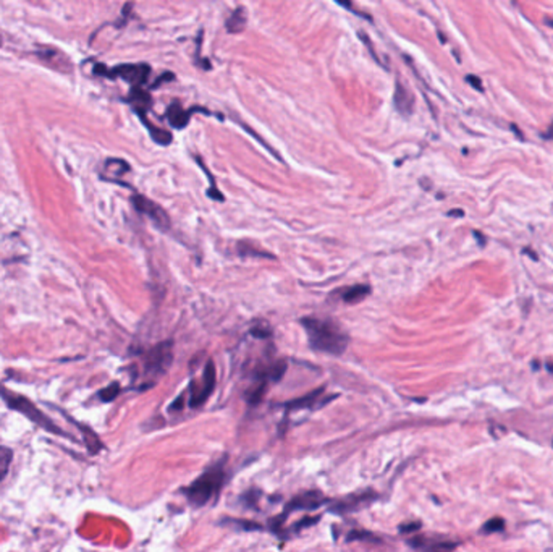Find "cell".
Here are the masks:
<instances>
[{
  "mask_svg": "<svg viewBox=\"0 0 553 552\" xmlns=\"http://www.w3.org/2000/svg\"><path fill=\"white\" fill-rule=\"evenodd\" d=\"M301 326L304 327L312 350L340 357L345 353L349 338L346 332L333 321L319 317H302Z\"/></svg>",
  "mask_w": 553,
  "mask_h": 552,
  "instance_id": "obj_1",
  "label": "cell"
},
{
  "mask_svg": "<svg viewBox=\"0 0 553 552\" xmlns=\"http://www.w3.org/2000/svg\"><path fill=\"white\" fill-rule=\"evenodd\" d=\"M225 483V470L222 465H216L204 473V475L192 481L190 486L185 489L186 499L196 507H202L212 501L214 497L220 492V489Z\"/></svg>",
  "mask_w": 553,
  "mask_h": 552,
  "instance_id": "obj_2",
  "label": "cell"
},
{
  "mask_svg": "<svg viewBox=\"0 0 553 552\" xmlns=\"http://www.w3.org/2000/svg\"><path fill=\"white\" fill-rule=\"evenodd\" d=\"M174 361V342L165 340L150 348L146 355L144 371L150 378H159L167 373Z\"/></svg>",
  "mask_w": 553,
  "mask_h": 552,
  "instance_id": "obj_3",
  "label": "cell"
},
{
  "mask_svg": "<svg viewBox=\"0 0 553 552\" xmlns=\"http://www.w3.org/2000/svg\"><path fill=\"white\" fill-rule=\"evenodd\" d=\"M216 364L214 361H207L202 376L197 381L191 382L190 385V407L200 408L207 402L211 394L216 389Z\"/></svg>",
  "mask_w": 553,
  "mask_h": 552,
  "instance_id": "obj_4",
  "label": "cell"
},
{
  "mask_svg": "<svg viewBox=\"0 0 553 552\" xmlns=\"http://www.w3.org/2000/svg\"><path fill=\"white\" fill-rule=\"evenodd\" d=\"M408 544L417 552H453L460 543L447 536L417 534L408 539Z\"/></svg>",
  "mask_w": 553,
  "mask_h": 552,
  "instance_id": "obj_5",
  "label": "cell"
},
{
  "mask_svg": "<svg viewBox=\"0 0 553 552\" xmlns=\"http://www.w3.org/2000/svg\"><path fill=\"white\" fill-rule=\"evenodd\" d=\"M133 205L141 214L148 216L150 221H153L155 226L162 230H167L170 227V219L169 214L164 211V207H160L159 205H155L154 201L148 200V198L143 195H134L133 196Z\"/></svg>",
  "mask_w": 553,
  "mask_h": 552,
  "instance_id": "obj_6",
  "label": "cell"
},
{
  "mask_svg": "<svg viewBox=\"0 0 553 552\" xmlns=\"http://www.w3.org/2000/svg\"><path fill=\"white\" fill-rule=\"evenodd\" d=\"M375 499H377V494H374L372 491L353 494V496L333 502L330 505V510L333 513H351V512H356V510H359V509L366 507L368 504L375 501Z\"/></svg>",
  "mask_w": 553,
  "mask_h": 552,
  "instance_id": "obj_7",
  "label": "cell"
},
{
  "mask_svg": "<svg viewBox=\"0 0 553 552\" xmlns=\"http://www.w3.org/2000/svg\"><path fill=\"white\" fill-rule=\"evenodd\" d=\"M150 73V67L146 65V64H139V65H132V64H127V65H120L117 69H113L111 71V75H115L123 78L125 81L132 83L134 88H138L143 85V83L148 81V76Z\"/></svg>",
  "mask_w": 553,
  "mask_h": 552,
  "instance_id": "obj_8",
  "label": "cell"
},
{
  "mask_svg": "<svg viewBox=\"0 0 553 552\" xmlns=\"http://www.w3.org/2000/svg\"><path fill=\"white\" fill-rule=\"evenodd\" d=\"M326 502L327 499L319 491H306L291 499V502L285 507V515L293 512V510H316Z\"/></svg>",
  "mask_w": 553,
  "mask_h": 552,
  "instance_id": "obj_9",
  "label": "cell"
},
{
  "mask_svg": "<svg viewBox=\"0 0 553 552\" xmlns=\"http://www.w3.org/2000/svg\"><path fill=\"white\" fill-rule=\"evenodd\" d=\"M393 104H395V109L401 113V116L408 117V116H411V113H413L414 96H413V92H411L400 80L396 81V85H395Z\"/></svg>",
  "mask_w": 553,
  "mask_h": 552,
  "instance_id": "obj_10",
  "label": "cell"
},
{
  "mask_svg": "<svg viewBox=\"0 0 553 552\" xmlns=\"http://www.w3.org/2000/svg\"><path fill=\"white\" fill-rule=\"evenodd\" d=\"M167 117H169V122L174 128H185L188 123H190V112H186L183 107L180 106L178 102H174L167 111Z\"/></svg>",
  "mask_w": 553,
  "mask_h": 552,
  "instance_id": "obj_11",
  "label": "cell"
},
{
  "mask_svg": "<svg viewBox=\"0 0 553 552\" xmlns=\"http://www.w3.org/2000/svg\"><path fill=\"white\" fill-rule=\"evenodd\" d=\"M246 23H248V15H246V10L243 7H238L237 10H233V13L228 17L227 20V31L228 33H241L246 28Z\"/></svg>",
  "mask_w": 553,
  "mask_h": 552,
  "instance_id": "obj_12",
  "label": "cell"
},
{
  "mask_svg": "<svg viewBox=\"0 0 553 552\" xmlns=\"http://www.w3.org/2000/svg\"><path fill=\"white\" fill-rule=\"evenodd\" d=\"M370 294L369 285H354V287H349L343 294V301L348 305H356L361 303L368 298V295Z\"/></svg>",
  "mask_w": 553,
  "mask_h": 552,
  "instance_id": "obj_13",
  "label": "cell"
},
{
  "mask_svg": "<svg viewBox=\"0 0 553 552\" xmlns=\"http://www.w3.org/2000/svg\"><path fill=\"white\" fill-rule=\"evenodd\" d=\"M323 392V389H317L314 392L307 394L306 397L298 399V400H293V402L286 403V407L291 408V410H301V408H311V407H316V402L319 400L321 394Z\"/></svg>",
  "mask_w": 553,
  "mask_h": 552,
  "instance_id": "obj_14",
  "label": "cell"
},
{
  "mask_svg": "<svg viewBox=\"0 0 553 552\" xmlns=\"http://www.w3.org/2000/svg\"><path fill=\"white\" fill-rule=\"evenodd\" d=\"M144 125L149 128L150 138H153L155 143H159V144H162V146H169V144L172 143V139H174V137H172V133H170V132H167V130H162V128H159V127H154L153 123H150V122H146V120H144Z\"/></svg>",
  "mask_w": 553,
  "mask_h": 552,
  "instance_id": "obj_15",
  "label": "cell"
},
{
  "mask_svg": "<svg viewBox=\"0 0 553 552\" xmlns=\"http://www.w3.org/2000/svg\"><path fill=\"white\" fill-rule=\"evenodd\" d=\"M12 458H13V452L10 450L8 447L0 446V481L7 476L10 465H12Z\"/></svg>",
  "mask_w": 553,
  "mask_h": 552,
  "instance_id": "obj_16",
  "label": "cell"
},
{
  "mask_svg": "<svg viewBox=\"0 0 553 552\" xmlns=\"http://www.w3.org/2000/svg\"><path fill=\"white\" fill-rule=\"evenodd\" d=\"M285 371H286V363L285 361H276L270 368L264 369V373L267 374V378H269L270 382H279L280 379L284 378Z\"/></svg>",
  "mask_w": 553,
  "mask_h": 552,
  "instance_id": "obj_17",
  "label": "cell"
},
{
  "mask_svg": "<svg viewBox=\"0 0 553 552\" xmlns=\"http://www.w3.org/2000/svg\"><path fill=\"white\" fill-rule=\"evenodd\" d=\"M118 392H120V385L118 384H111L108 385V387H106L104 390H101V399L104 400V402H111V400H113L117 397L118 395Z\"/></svg>",
  "mask_w": 553,
  "mask_h": 552,
  "instance_id": "obj_18",
  "label": "cell"
},
{
  "mask_svg": "<svg viewBox=\"0 0 553 552\" xmlns=\"http://www.w3.org/2000/svg\"><path fill=\"white\" fill-rule=\"evenodd\" d=\"M505 528V520L502 518H492L489 522H485L484 531L485 533H493V531H502Z\"/></svg>",
  "mask_w": 553,
  "mask_h": 552,
  "instance_id": "obj_19",
  "label": "cell"
},
{
  "mask_svg": "<svg viewBox=\"0 0 553 552\" xmlns=\"http://www.w3.org/2000/svg\"><path fill=\"white\" fill-rule=\"evenodd\" d=\"M132 97H133V101H134V104H143V106H146V107H149V102H150V97H149V95L148 92H143L139 90V88H134L133 90V92H132Z\"/></svg>",
  "mask_w": 553,
  "mask_h": 552,
  "instance_id": "obj_20",
  "label": "cell"
},
{
  "mask_svg": "<svg viewBox=\"0 0 553 552\" xmlns=\"http://www.w3.org/2000/svg\"><path fill=\"white\" fill-rule=\"evenodd\" d=\"M251 334L254 337H258V338H267V337H270V334H272V331H270V327L264 322V324H259V326L253 327Z\"/></svg>",
  "mask_w": 553,
  "mask_h": 552,
  "instance_id": "obj_21",
  "label": "cell"
},
{
  "mask_svg": "<svg viewBox=\"0 0 553 552\" xmlns=\"http://www.w3.org/2000/svg\"><path fill=\"white\" fill-rule=\"evenodd\" d=\"M466 81H468L471 86L476 88L477 91H481V92L484 91V86H482L481 78H477V76H474V75H468V76H466Z\"/></svg>",
  "mask_w": 553,
  "mask_h": 552,
  "instance_id": "obj_22",
  "label": "cell"
},
{
  "mask_svg": "<svg viewBox=\"0 0 553 552\" xmlns=\"http://www.w3.org/2000/svg\"><path fill=\"white\" fill-rule=\"evenodd\" d=\"M174 80H175V75H174V73H165V75L162 76V78H159V80L155 81L153 86H154V88H158L159 85H162V83H165V81H174Z\"/></svg>",
  "mask_w": 553,
  "mask_h": 552,
  "instance_id": "obj_23",
  "label": "cell"
},
{
  "mask_svg": "<svg viewBox=\"0 0 553 552\" xmlns=\"http://www.w3.org/2000/svg\"><path fill=\"white\" fill-rule=\"evenodd\" d=\"M542 138H544V139H553V125H550L549 130H545V132L542 133Z\"/></svg>",
  "mask_w": 553,
  "mask_h": 552,
  "instance_id": "obj_24",
  "label": "cell"
},
{
  "mask_svg": "<svg viewBox=\"0 0 553 552\" xmlns=\"http://www.w3.org/2000/svg\"><path fill=\"white\" fill-rule=\"evenodd\" d=\"M419 527H421V523H410L408 527H401V531H406V533H408V531H414Z\"/></svg>",
  "mask_w": 553,
  "mask_h": 552,
  "instance_id": "obj_25",
  "label": "cell"
},
{
  "mask_svg": "<svg viewBox=\"0 0 553 552\" xmlns=\"http://www.w3.org/2000/svg\"><path fill=\"white\" fill-rule=\"evenodd\" d=\"M464 212L463 211H451V212H448V216H463Z\"/></svg>",
  "mask_w": 553,
  "mask_h": 552,
  "instance_id": "obj_26",
  "label": "cell"
},
{
  "mask_svg": "<svg viewBox=\"0 0 553 552\" xmlns=\"http://www.w3.org/2000/svg\"><path fill=\"white\" fill-rule=\"evenodd\" d=\"M547 369H549V371H550V373H553V364H552V363H549V364H547Z\"/></svg>",
  "mask_w": 553,
  "mask_h": 552,
  "instance_id": "obj_27",
  "label": "cell"
},
{
  "mask_svg": "<svg viewBox=\"0 0 553 552\" xmlns=\"http://www.w3.org/2000/svg\"><path fill=\"white\" fill-rule=\"evenodd\" d=\"M547 23H549V25L552 26V28H553V20H547Z\"/></svg>",
  "mask_w": 553,
  "mask_h": 552,
  "instance_id": "obj_28",
  "label": "cell"
}]
</instances>
